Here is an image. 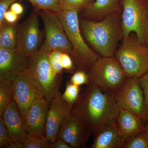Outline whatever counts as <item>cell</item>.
I'll return each instance as SVG.
<instances>
[{"label":"cell","instance_id":"obj_7","mask_svg":"<svg viewBox=\"0 0 148 148\" xmlns=\"http://www.w3.org/2000/svg\"><path fill=\"white\" fill-rule=\"evenodd\" d=\"M121 3L123 37L135 33L148 47V0H121Z\"/></svg>","mask_w":148,"mask_h":148},{"label":"cell","instance_id":"obj_24","mask_svg":"<svg viewBox=\"0 0 148 148\" xmlns=\"http://www.w3.org/2000/svg\"><path fill=\"white\" fill-rule=\"evenodd\" d=\"M32 4L35 10L51 11L58 13L61 9L60 0H27Z\"/></svg>","mask_w":148,"mask_h":148},{"label":"cell","instance_id":"obj_33","mask_svg":"<svg viewBox=\"0 0 148 148\" xmlns=\"http://www.w3.org/2000/svg\"><path fill=\"white\" fill-rule=\"evenodd\" d=\"M71 146L64 140L60 138H56V140L51 143L49 148H71Z\"/></svg>","mask_w":148,"mask_h":148},{"label":"cell","instance_id":"obj_15","mask_svg":"<svg viewBox=\"0 0 148 148\" xmlns=\"http://www.w3.org/2000/svg\"><path fill=\"white\" fill-rule=\"evenodd\" d=\"M29 58L0 47V81L4 79L14 80L18 74L26 69Z\"/></svg>","mask_w":148,"mask_h":148},{"label":"cell","instance_id":"obj_37","mask_svg":"<svg viewBox=\"0 0 148 148\" xmlns=\"http://www.w3.org/2000/svg\"><path fill=\"white\" fill-rule=\"evenodd\" d=\"M146 131L148 135V122L145 123Z\"/></svg>","mask_w":148,"mask_h":148},{"label":"cell","instance_id":"obj_32","mask_svg":"<svg viewBox=\"0 0 148 148\" xmlns=\"http://www.w3.org/2000/svg\"><path fill=\"white\" fill-rule=\"evenodd\" d=\"M17 0H1L0 1V26L5 22L4 20L5 14L7 11L10 6ZM21 1V0H20Z\"/></svg>","mask_w":148,"mask_h":148},{"label":"cell","instance_id":"obj_31","mask_svg":"<svg viewBox=\"0 0 148 148\" xmlns=\"http://www.w3.org/2000/svg\"><path fill=\"white\" fill-rule=\"evenodd\" d=\"M61 61L63 69L70 71H73L75 64L70 54L62 52L61 53Z\"/></svg>","mask_w":148,"mask_h":148},{"label":"cell","instance_id":"obj_6","mask_svg":"<svg viewBox=\"0 0 148 148\" xmlns=\"http://www.w3.org/2000/svg\"><path fill=\"white\" fill-rule=\"evenodd\" d=\"M114 57L130 77L140 78L148 71V47L135 33L123 37Z\"/></svg>","mask_w":148,"mask_h":148},{"label":"cell","instance_id":"obj_29","mask_svg":"<svg viewBox=\"0 0 148 148\" xmlns=\"http://www.w3.org/2000/svg\"><path fill=\"white\" fill-rule=\"evenodd\" d=\"M92 0H60L61 6L69 7L79 10L84 9L91 3Z\"/></svg>","mask_w":148,"mask_h":148},{"label":"cell","instance_id":"obj_19","mask_svg":"<svg viewBox=\"0 0 148 148\" xmlns=\"http://www.w3.org/2000/svg\"><path fill=\"white\" fill-rule=\"evenodd\" d=\"M121 0H95L84 8L82 16L102 20L112 14L121 11Z\"/></svg>","mask_w":148,"mask_h":148},{"label":"cell","instance_id":"obj_3","mask_svg":"<svg viewBox=\"0 0 148 148\" xmlns=\"http://www.w3.org/2000/svg\"><path fill=\"white\" fill-rule=\"evenodd\" d=\"M79 10L61 6L58 14L72 48L71 56L78 70L87 72L100 56L84 41L80 27Z\"/></svg>","mask_w":148,"mask_h":148},{"label":"cell","instance_id":"obj_34","mask_svg":"<svg viewBox=\"0 0 148 148\" xmlns=\"http://www.w3.org/2000/svg\"><path fill=\"white\" fill-rule=\"evenodd\" d=\"M4 20L10 24H15L18 18V15L14 13L11 10L7 11L5 14Z\"/></svg>","mask_w":148,"mask_h":148},{"label":"cell","instance_id":"obj_11","mask_svg":"<svg viewBox=\"0 0 148 148\" xmlns=\"http://www.w3.org/2000/svg\"><path fill=\"white\" fill-rule=\"evenodd\" d=\"M119 108L127 110L144 120L145 99L139 78L130 77L123 88L114 96Z\"/></svg>","mask_w":148,"mask_h":148},{"label":"cell","instance_id":"obj_12","mask_svg":"<svg viewBox=\"0 0 148 148\" xmlns=\"http://www.w3.org/2000/svg\"><path fill=\"white\" fill-rule=\"evenodd\" d=\"M42 96L29 79L26 69L14 80L13 100L23 119L33 102Z\"/></svg>","mask_w":148,"mask_h":148},{"label":"cell","instance_id":"obj_26","mask_svg":"<svg viewBox=\"0 0 148 148\" xmlns=\"http://www.w3.org/2000/svg\"><path fill=\"white\" fill-rule=\"evenodd\" d=\"M61 53L57 51L49 52V60L51 66L54 73L58 75L61 73L63 69L61 61Z\"/></svg>","mask_w":148,"mask_h":148},{"label":"cell","instance_id":"obj_8","mask_svg":"<svg viewBox=\"0 0 148 148\" xmlns=\"http://www.w3.org/2000/svg\"><path fill=\"white\" fill-rule=\"evenodd\" d=\"M45 31L42 47L48 52L57 51L71 55L72 48L58 14L51 11H38Z\"/></svg>","mask_w":148,"mask_h":148},{"label":"cell","instance_id":"obj_18","mask_svg":"<svg viewBox=\"0 0 148 148\" xmlns=\"http://www.w3.org/2000/svg\"><path fill=\"white\" fill-rule=\"evenodd\" d=\"M115 119L125 143L133 135L146 130L143 120L127 110L119 109Z\"/></svg>","mask_w":148,"mask_h":148},{"label":"cell","instance_id":"obj_14","mask_svg":"<svg viewBox=\"0 0 148 148\" xmlns=\"http://www.w3.org/2000/svg\"><path fill=\"white\" fill-rule=\"evenodd\" d=\"M70 111L69 105L61 93L51 101L45 133L46 138L51 143L56 140L61 125Z\"/></svg>","mask_w":148,"mask_h":148},{"label":"cell","instance_id":"obj_13","mask_svg":"<svg viewBox=\"0 0 148 148\" xmlns=\"http://www.w3.org/2000/svg\"><path fill=\"white\" fill-rule=\"evenodd\" d=\"M50 104V101L42 96L32 103L24 120L29 134L45 137L46 123Z\"/></svg>","mask_w":148,"mask_h":148},{"label":"cell","instance_id":"obj_9","mask_svg":"<svg viewBox=\"0 0 148 148\" xmlns=\"http://www.w3.org/2000/svg\"><path fill=\"white\" fill-rule=\"evenodd\" d=\"M38 13L35 10L17 27L16 51L27 58L38 50L40 44L41 34Z\"/></svg>","mask_w":148,"mask_h":148},{"label":"cell","instance_id":"obj_20","mask_svg":"<svg viewBox=\"0 0 148 148\" xmlns=\"http://www.w3.org/2000/svg\"><path fill=\"white\" fill-rule=\"evenodd\" d=\"M17 26L5 22L1 26L0 47L10 51L16 50Z\"/></svg>","mask_w":148,"mask_h":148},{"label":"cell","instance_id":"obj_4","mask_svg":"<svg viewBox=\"0 0 148 148\" xmlns=\"http://www.w3.org/2000/svg\"><path fill=\"white\" fill-rule=\"evenodd\" d=\"M26 70L29 79L44 98L51 101L59 94L61 78L51 68L49 52L41 47L29 57Z\"/></svg>","mask_w":148,"mask_h":148},{"label":"cell","instance_id":"obj_5","mask_svg":"<svg viewBox=\"0 0 148 148\" xmlns=\"http://www.w3.org/2000/svg\"><path fill=\"white\" fill-rule=\"evenodd\" d=\"M87 73L90 82L93 83L114 97L123 88L130 77L114 56H100Z\"/></svg>","mask_w":148,"mask_h":148},{"label":"cell","instance_id":"obj_27","mask_svg":"<svg viewBox=\"0 0 148 148\" xmlns=\"http://www.w3.org/2000/svg\"><path fill=\"white\" fill-rule=\"evenodd\" d=\"M139 82L143 89L145 99V115L143 121L145 124L148 122V71L139 78Z\"/></svg>","mask_w":148,"mask_h":148},{"label":"cell","instance_id":"obj_30","mask_svg":"<svg viewBox=\"0 0 148 148\" xmlns=\"http://www.w3.org/2000/svg\"><path fill=\"white\" fill-rule=\"evenodd\" d=\"M12 141L7 127L0 116V148H5Z\"/></svg>","mask_w":148,"mask_h":148},{"label":"cell","instance_id":"obj_16","mask_svg":"<svg viewBox=\"0 0 148 148\" xmlns=\"http://www.w3.org/2000/svg\"><path fill=\"white\" fill-rule=\"evenodd\" d=\"M93 135L91 148H122L125 143L116 119L104 125Z\"/></svg>","mask_w":148,"mask_h":148},{"label":"cell","instance_id":"obj_35","mask_svg":"<svg viewBox=\"0 0 148 148\" xmlns=\"http://www.w3.org/2000/svg\"><path fill=\"white\" fill-rule=\"evenodd\" d=\"M10 10L17 15H21L24 12V8L20 3H14L10 6Z\"/></svg>","mask_w":148,"mask_h":148},{"label":"cell","instance_id":"obj_23","mask_svg":"<svg viewBox=\"0 0 148 148\" xmlns=\"http://www.w3.org/2000/svg\"><path fill=\"white\" fill-rule=\"evenodd\" d=\"M81 93L80 86L73 84L69 82L66 83V89L62 97L67 102L70 110L79 98Z\"/></svg>","mask_w":148,"mask_h":148},{"label":"cell","instance_id":"obj_2","mask_svg":"<svg viewBox=\"0 0 148 148\" xmlns=\"http://www.w3.org/2000/svg\"><path fill=\"white\" fill-rule=\"evenodd\" d=\"M121 11L98 21L79 20L83 35L100 56H114L119 43L123 38Z\"/></svg>","mask_w":148,"mask_h":148},{"label":"cell","instance_id":"obj_21","mask_svg":"<svg viewBox=\"0 0 148 148\" xmlns=\"http://www.w3.org/2000/svg\"><path fill=\"white\" fill-rule=\"evenodd\" d=\"M13 81L4 79L0 81V116L13 100Z\"/></svg>","mask_w":148,"mask_h":148},{"label":"cell","instance_id":"obj_1","mask_svg":"<svg viewBox=\"0 0 148 148\" xmlns=\"http://www.w3.org/2000/svg\"><path fill=\"white\" fill-rule=\"evenodd\" d=\"M119 108L114 97L90 82L82 91L70 112L82 118L93 133L115 119Z\"/></svg>","mask_w":148,"mask_h":148},{"label":"cell","instance_id":"obj_28","mask_svg":"<svg viewBox=\"0 0 148 148\" xmlns=\"http://www.w3.org/2000/svg\"><path fill=\"white\" fill-rule=\"evenodd\" d=\"M69 82L80 86L83 85L88 84L90 80L87 72L78 70L72 75Z\"/></svg>","mask_w":148,"mask_h":148},{"label":"cell","instance_id":"obj_22","mask_svg":"<svg viewBox=\"0 0 148 148\" xmlns=\"http://www.w3.org/2000/svg\"><path fill=\"white\" fill-rule=\"evenodd\" d=\"M122 148H148V135L146 130L130 138L125 141Z\"/></svg>","mask_w":148,"mask_h":148},{"label":"cell","instance_id":"obj_17","mask_svg":"<svg viewBox=\"0 0 148 148\" xmlns=\"http://www.w3.org/2000/svg\"><path fill=\"white\" fill-rule=\"evenodd\" d=\"M0 116L7 127L12 140L23 143L29 134L21 113L13 100Z\"/></svg>","mask_w":148,"mask_h":148},{"label":"cell","instance_id":"obj_25","mask_svg":"<svg viewBox=\"0 0 148 148\" xmlns=\"http://www.w3.org/2000/svg\"><path fill=\"white\" fill-rule=\"evenodd\" d=\"M51 143L45 136L29 134L24 140V148H49Z\"/></svg>","mask_w":148,"mask_h":148},{"label":"cell","instance_id":"obj_10","mask_svg":"<svg viewBox=\"0 0 148 148\" xmlns=\"http://www.w3.org/2000/svg\"><path fill=\"white\" fill-rule=\"evenodd\" d=\"M92 133V129L82 118L70 112L61 125L57 138L64 140L71 148H84Z\"/></svg>","mask_w":148,"mask_h":148},{"label":"cell","instance_id":"obj_36","mask_svg":"<svg viewBox=\"0 0 148 148\" xmlns=\"http://www.w3.org/2000/svg\"><path fill=\"white\" fill-rule=\"evenodd\" d=\"M5 148H24V144L18 141H12L10 143L6 146Z\"/></svg>","mask_w":148,"mask_h":148}]
</instances>
